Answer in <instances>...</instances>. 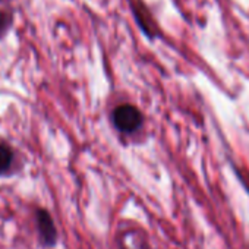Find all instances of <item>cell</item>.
<instances>
[{
    "instance_id": "6da1fadb",
    "label": "cell",
    "mask_w": 249,
    "mask_h": 249,
    "mask_svg": "<svg viewBox=\"0 0 249 249\" xmlns=\"http://www.w3.org/2000/svg\"><path fill=\"white\" fill-rule=\"evenodd\" d=\"M114 128L122 134H134L142 124L141 111L132 104H120L111 113Z\"/></svg>"
},
{
    "instance_id": "7a4b0ae2",
    "label": "cell",
    "mask_w": 249,
    "mask_h": 249,
    "mask_svg": "<svg viewBox=\"0 0 249 249\" xmlns=\"http://www.w3.org/2000/svg\"><path fill=\"white\" fill-rule=\"evenodd\" d=\"M36 218H37V229H38L41 245L46 248L54 246L57 243L59 236H57V230H56V226L50 213L44 208H38Z\"/></svg>"
},
{
    "instance_id": "3957f363",
    "label": "cell",
    "mask_w": 249,
    "mask_h": 249,
    "mask_svg": "<svg viewBox=\"0 0 249 249\" xmlns=\"http://www.w3.org/2000/svg\"><path fill=\"white\" fill-rule=\"evenodd\" d=\"M131 6H132L135 19L140 24L141 30L148 37H154L157 33V25H156V21L153 19V17L150 15V11L145 8V5L141 2H131Z\"/></svg>"
},
{
    "instance_id": "277c9868",
    "label": "cell",
    "mask_w": 249,
    "mask_h": 249,
    "mask_svg": "<svg viewBox=\"0 0 249 249\" xmlns=\"http://www.w3.org/2000/svg\"><path fill=\"white\" fill-rule=\"evenodd\" d=\"M17 163L15 150L6 142L0 141V176H8L12 173Z\"/></svg>"
},
{
    "instance_id": "5b68a950",
    "label": "cell",
    "mask_w": 249,
    "mask_h": 249,
    "mask_svg": "<svg viewBox=\"0 0 249 249\" xmlns=\"http://www.w3.org/2000/svg\"><path fill=\"white\" fill-rule=\"evenodd\" d=\"M14 22V15L9 11H0V40H3L11 30Z\"/></svg>"
}]
</instances>
